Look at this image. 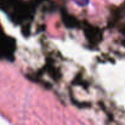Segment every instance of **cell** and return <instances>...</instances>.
<instances>
[{
	"mask_svg": "<svg viewBox=\"0 0 125 125\" xmlns=\"http://www.w3.org/2000/svg\"><path fill=\"white\" fill-rule=\"evenodd\" d=\"M78 5H80V6H85V5H87V2H89V0H74Z\"/></svg>",
	"mask_w": 125,
	"mask_h": 125,
	"instance_id": "1",
	"label": "cell"
}]
</instances>
